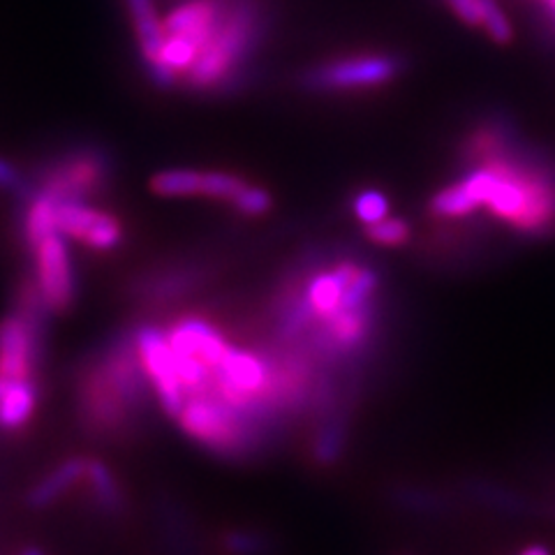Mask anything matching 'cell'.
Wrapping results in <instances>:
<instances>
[{
	"label": "cell",
	"mask_w": 555,
	"mask_h": 555,
	"mask_svg": "<svg viewBox=\"0 0 555 555\" xmlns=\"http://www.w3.org/2000/svg\"><path fill=\"white\" fill-rule=\"evenodd\" d=\"M153 403L130 332L116 334L77 371V422L95 440H128L146 422Z\"/></svg>",
	"instance_id": "cell-1"
},
{
	"label": "cell",
	"mask_w": 555,
	"mask_h": 555,
	"mask_svg": "<svg viewBox=\"0 0 555 555\" xmlns=\"http://www.w3.org/2000/svg\"><path fill=\"white\" fill-rule=\"evenodd\" d=\"M463 183L479 206L520 234L540 236L555 228V185L544 173L489 155L483 165L465 173Z\"/></svg>",
	"instance_id": "cell-2"
},
{
	"label": "cell",
	"mask_w": 555,
	"mask_h": 555,
	"mask_svg": "<svg viewBox=\"0 0 555 555\" xmlns=\"http://www.w3.org/2000/svg\"><path fill=\"white\" fill-rule=\"evenodd\" d=\"M26 171L28 185L20 199H24L30 190H40V193L54 197L59 204H91L112 190L116 179V160L107 146L98 142H75L44 155Z\"/></svg>",
	"instance_id": "cell-3"
},
{
	"label": "cell",
	"mask_w": 555,
	"mask_h": 555,
	"mask_svg": "<svg viewBox=\"0 0 555 555\" xmlns=\"http://www.w3.org/2000/svg\"><path fill=\"white\" fill-rule=\"evenodd\" d=\"M259 40V10L253 0H232L218 30L199 51V59L183 77L188 91H222L236 81L241 65L253 56Z\"/></svg>",
	"instance_id": "cell-4"
},
{
	"label": "cell",
	"mask_w": 555,
	"mask_h": 555,
	"mask_svg": "<svg viewBox=\"0 0 555 555\" xmlns=\"http://www.w3.org/2000/svg\"><path fill=\"white\" fill-rule=\"evenodd\" d=\"M403 61L393 54H363L315 65L301 77L308 91L347 93L382 89L401 77Z\"/></svg>",
	"instance_id": "cell-5"
},
{
	"label": "cell",
	"mask_w": 555,
	"mask_h": 555,
	"mask_svg": "<svg viewBox=\"0 0 555 555\" xmlns=\"http://www.w3.org/2000/svg\"><path fill=\"white\" fill-rule=\"evenodd\" d=\"M130 334L139 363H142L144 375L153 389L155 403H158L165 416L177 420L185 405V391L177 375V363H173L165 326L155 322H139L130 328Z\"/></svg>",
	"instance_id": "cell-6"
},
{
	"label": "cell",
	"mask_w": 555,
	"mask_h": 555,
	"mask_svg": "<svg viewBox=\"0 0 555 555\" xmlns=\"http://www.w3.org/2000/svg\"><path fill=\"white\" fill-rule=\"evenodd\" d=\"M47 315L14 306L0 320V375L5 379H35L44 352Z\"/></svg>",
	"instance_id": "cell-7"
},
{
	"label": "cell",
	"mask_w": 555,
	"mask_h": 555,
	"mask_svg": "<svg viewBox=\"0 0 555 555\" xmlns=\"http://www.w3.org/2000/svg\"><path fill=\"white\" fill-rule=\"evenodd\" d=\"M33 275L51 315H65L77 301V271L67 241L61 232L47 236L30 255Z\"/></svg>",
	"instance_id": "cell-8"
},
{
	"label": "cell",
	"mask_w": 555,
	"mask_h": 555,
	"mask_svg": "<svg viewBox=\"0 0 555 555\" xmlns=\"http://www.w3.org/2000/svg\"><path fill=\"white\" fill-rule=\"evenodd\" d=\"M56 224L65 238H73L93 253H114L126 238V228L114 214L89 202H61Z\"/></svg>",
	"instance_id": "cell-9"
},
{
	"label": "cell",
	"mask_w": 555,
	"mask_h": 555,
	"mask_svg": "<svg viewBox=\"0 0 555 555\" xmlns=\"http://www.w3.org/2000/svg\"><path fill=\"white\" fill-rule=\"evenodd\" d=\"M204 269L195 264H173L146 271L130 285L132 299L146 306H165L167 301L181 299L183 294L197 289L204 281Z\"/></svg>",
	"instance_id": "cell-10"
},
{
	"label": "cell",
	"mask_w": 555,
	"mask_h": 555,
	"mask_svg": "<svg viewBox=\"0 0 555 555\" xmlns=\"http://www.w3.org/2000/svg\"><path fill=\"white\" fill-rule=\"evenodd\" d=\"M224 10L228 0H188L163 20L167 38H185L202 51L218 30Z\"/></svg>",
	"instance_id": "cell-11"
},
{
	"label": "cell",
	"mask_w": 555,
	"mask_h": 555,
	"mask_svg": "<svg viewBox=\"0 0 555 555\" xmlns=\"http://www.w3.org/2000/svg\"><path fill=\"white\" fill-rule=\"evenodd\" d=\"M79 491L89 502L91 512L102 518H118L128 512V495L124 483H120L116 473L102 459L89 456V461H86V473Z\"/></svg>",
	"instance_id": "cell-12"
},
{
	"label": "cell",
	"mask_w": 555,
	"mask_h": 555,
	"mask_svg": "<svg viewBox=\"0 0 555 555\" xmlns=\"http://www.w3.org/2000/svg\"><path fill=\"white\" fill-rule=\"evenodd\" d=\"M86 461H89V456L77 454L56 463L30 486L26 493V505L35 512H44L79 491L86 473Z\"/></svg>",
	"instance_id": "cell-13"
},
{
	"label": "cell",
	"mask_w": 555,
	"mask_h": 555,
	"mask_svg": "<svg viewBox=\"0 0 555 555\" xmlns=\"http://www.w3.org/2000/svg\"><path fill=\"white\" fill-rule=\"evenodd\" d=\"M40 385L35 379H8L0 396V436H20L38 414Z\"/></svg>",
	"instance_id": "cell-14"
},
{
	"label": "cell",
	"mask_w": 555,
	"mask_h": 555,
	"mask_svg": "<svg viewBox=\"0 0 555 555\" xmlns=\"http://www.w3.org/2000/svg\"><path fill=\"white\" fill-rule=\"evenodd\" d=\"M124 3L137 35L139 54H142L144 67L151 69L160 63L163 47L167 42L163 16L155 10L153 0H124Z\"/></svg>",
	"instance_id": "cell-15"
},
{
	"label": "cell",
	"mask_w": 555,
	"mask_h": 555,
	"mask_svg": "<svg viewBox=\"0 0 555 555\" xmlns=\"http://www.w3.org/2000/svg\"><path fill=\"white\" fill-rule=\"evenodd\" d=\"M202 173L197 169H165L151 179V193L158 197L181 199L202 197Z\"/></svg>",
	"instance_id": "cell-16"
},
{
	"label": "cell",
	"mask_w": 555,
	"mask_h": 555,
	"mask_svg": "<svg viewBox=\"0 0 555 555\" xmlns=\"http://www.w3.org/2000/svg\"><path fill=\"white\" fill-rule=\"evenodd\" d=\"M430 214L438 218H449V220H459V218H467L473 216L479 206V202L473 197L470 190L465 188L463 181L442 188L440 193H436L430 197Z\"/></svg>",
	"instance_id": "cell-17"
},
{
	"label": "cell",
	"mask_w": 555,
	"mask_h": 555,
	"mask_svg": "<svg viewBox=\"0 0 555 555\" xmlns=\"http://www.w3.org/2000/svg\"><path fill=\"white\" fill-rule=\"evenodd\" d=\"M389 211H391L389 197L385 193H379V190H375V188L361 190V193H357L352 199V214L363 224V228L385 220L389 216Z\"/></svg>",
	"instance_id": "cell-18"
},
{
	"label": "cell",
	"mask_w": 555,
	"mask_h": 555,
	"mask_svg": "<svg viewBox=\"0 0 555 555\" xmlns=\"http://www.w3.org/2000/svg\"><path fill=\"white\" fill-rule=\"evenodd\" d=\"M246 185H248L246 181L230 171H204L202 173V197H208V199L232 204V199Z\"/></svg>",
	"instance_id": "cell-19"
},
{
	"label": "cell",
	"mask_w": 555,
	"mask_h": 555,
	"mask_svg": "<svg viewBox=\"0 0 555 555\" xmlns=\"http://www.w3.org/2000/svg\"><path fill=\"white\" fill-rule=\"evenodd\" d=\"M410 236H412V230L403 218L387 216L385 220L369 224V228H366V238L371 243H375V246H382V248L405 246Z\"/></svg>",
	"instance_id": "cell-20"
},
{
	"label": "cell",
	"mask_w": 555,
	"mask_h": 555,
	"mask_svg": "<svg viewBox=\"0 0 555 555\" xmlns=\"http://www.w3.org/2000/svg\"><path fill=\"white\" fill-rule=\"evenodd\" d=\"M481 5V28L489 33V38L498 44H509L514 40V28L507 20V14L502 12L498 0H479Z\"/></svg>",
	"instance_id": "cell-21"
},
{
	"label": "cell",
	"mask_w": 555,
	"mask_h": 555,
	"mask_svg": "<svg viewBox=\"0 0 555 555\" xmlns=\"http://www.w3.org/2000/svg\"><path fill=\"white\" fill-rule=\"evenodd\" d=\"M234 211L246 216V218H262L267 216L271 208H273V197L269 190L259 188V185H246L241 190V193L232 199Z\"/></svg>",
	"instance_id": "cell-22"
},
{
	"label": "cell",
	"mask_w": 555,
	"mask_h": 555,
	"mask_svg": "<svg viewBox=\"0 0 555 555\" xmlns=\"http://www.w3.org/2000/svg\"><path fill=\"white\" fill-rule=\"evenodd\" d=\"M224 551L232 555H262L267 553L269 544L267 537L257 534V532H248V530H234L224 534Z\"/></svg>",
	"instance_id": "cell-23"
},
{
	"label": "cell",
	"mask_w": 555,
	"mask_h": 555,
	"mask_svg": "<svg viewBox=\"0 0 555 555\" xmlns=\"http://www.w3.org/2000/svg\"><path fill=\"white\" fill-rule=\"evenodd\" d=\"M28 185V171L22 169L10 158H3L0 155V193L10 195L14 202L24 195V190Z\"/></svg>",
	"instance_id": "cell-24"
},
{
	"label": "cell",
	"mask_w": 555,
	"mask_h": 555,
	"mask_svg": "<svg viewBox=\"0 0 555 555\" xmlns=\"http://www.w3.org/2000/svg\"><path fill=\"white\" fill-rule=\"evenodd\" d=\"M447 5L451 8V12H454L465 26L481 28V5H479V0H447Z\"/></svg>",
	"instance_id": "cell-25"
},
{
	"label": "cell",
	"mask_w": 555,
	"mask_h": 555,
	"mask_svg": "<svg viewBox=\"0 0 555 555\" xmlns=\"http://www.w3.org/2000/svg\"><path fill=\"white\" fill-rule=\"evenodd\" d=\"M518 555H551V551H548L546 546L534 544V546H528V548H524V551H520Z\"/></svg>",
	"instance_id": "cell-26"
},
{
	"label": "cell",
	"mask_w": 555,
	"mask_h": 555,
	"mask_svg": "<svg viewBox=\"0 0 555 555\" xmlns=\"http://www.w3.org/2000/svg\"><path fill=\"white\" fill-rule=\"evenodd\" d=\"M20 555H47V553L42 548H38V546H26V548L20 551Z\"/></svg>",
	"instance_id": "cell-27"
},
{
	"label": "cell",
	"mask_w": 555,
	"mask_h": 555,
	"mask_svg": "<svg viewBox=\"0 0 555 555\" xmlns=\"http://www.w3.org/2000/svg\"><path fill=\"white\" fill-rule=\"evenodd\" d=\"M542 3L548 8V12H551V20H553V24H555V0H542Z\"/></svg>",
	"instance_id": "cell-28"
},
{
	"label": "cell",
	"mask_w": 555,
	"mask_h": 555,
	"mask_svg": "<svg viewBox=\"0 0 555 555\" xmlns=\"http://www.w3.org/2000/svg\"><path fill=\"white\" fill-rule=\"evenodd\" d=\"M5 387H8V379L0 375V396H3V391H5Z\"/></svg>",
	"instance_id": "cell-29"
}]
</instances>
